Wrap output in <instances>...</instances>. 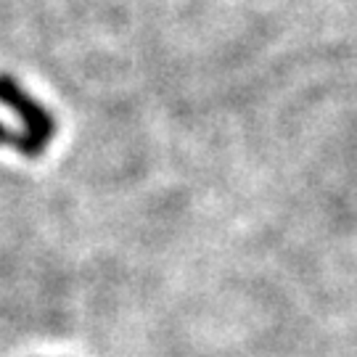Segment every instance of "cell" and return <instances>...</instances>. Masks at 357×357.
<instances>
[{"label":"cell","mask_w":357,"mask_h":357,"mask_svg":"<svg viewBox=\"0 0 357 357\" xmlns=\"http://www.w3.org/2000/svg\"><path fill=\"white\" fill-rule=\"evenodd\" d=\"M0 103L11 106L16 116L24 122V132H22V141L16 146V151L24 153V156H40L48 149L53 132H56V122H53L51 112L43 103L35 101L11 75H0Z\"/></svg>","instance_id":"cell-1"}]
</instances>
